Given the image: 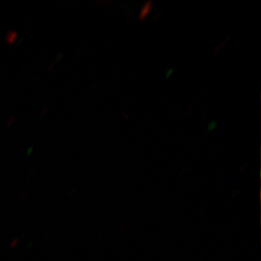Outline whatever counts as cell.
<instances>
[{"label": "cell", "mask_w": 261, "mask_h": 261, "mask_svg": "<svg viewBox=\"0 0 261 261\" xmlns=\"http://www.w3.org/2000/svg\"><path fill=\"white\" fill-rule=\"evenodd\" d=\"M151 8H152V3H151V2H147V3L142 7L141 11H140V19H144V18L148 15V13H149Z\"/></svg>", "instance_id": "1"}]
</instances>
